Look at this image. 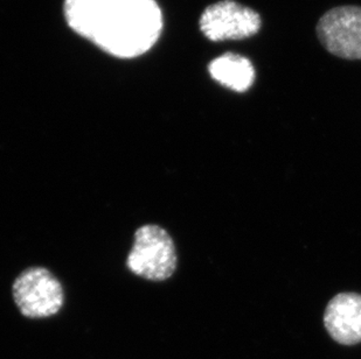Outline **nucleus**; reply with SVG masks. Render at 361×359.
<instances>
[{
	"label": "nucleus",
	"mask_w": 361,
	"mask_h": 359,
	"mask_svg": "<svg viewBox=\"0 0 361 359\" xmlns=\"http://www.w3.org/2000/svg\"><path fill=\"white\" fill-rule=\"evenodd\" d=\"M163 30L156 0H109L92 42L121 58H133L154 47Z\"/></svg>",
	"instance_id": "nucleus-1"
},
{
	"label": "nucleus",
	"mask_w": 361,
	"mask_h": 359,
	"mask_svg": "<svg viewBox=\"0 0 361 359\" xmlns=\"http://www.w3.org/2000/svg\"><path fill=\"white\" fill-rule=\"evenodd\" d=\"M177 248L171 234L157 224H145L133 234L126 267L147 282H166L177 270Z\"/></svg>",
	"instance_id": "nucleus-2"
},
{
	"label": "nucleus",
	"mask_w": 361,
	"mask_h": 359,
	"mask_svg": "<svg viewBox=\"0 0 361 359\" xmlns=\"http://www.w3.org/2000/svg\"><path fill=\"white\" fill-rule=\"evenodd\" d=\"M12 295L21 315L31 320L56 315L65 305L61 282L42 266H32L21 272L14 280Z\"/></svg>",
	"instance_id": "nucleus-3"
},
{
	"label": "nucleus",
	"mask_w": 361,
	"mask_h": 359,
	"mask_svg": "<svg viewBox=\"0 0 361 359\" xmlns=\"http://www.w3.org/2000/svg\"><path fill=\"white\" fill-rule=\"evenodd\" d=\"M199 26L208 40H242L257 34L262 21L250 7L233 0H221L202 12Z\"/></svg>",
	"instance_id": "nucleus-4"
},
{
	"label": "nucleus",
	"mask_w": 361,
	"mask_h": 359,
	"mask_svg": "<svg viewBox=\"0 0 361 359\" xmlns=\"http://www.w3.org/2000/svg\"><path fill=\"white\" fill-rule=\"evenodd\" d=\"M316 30L329 53L346 60H361L360 6H338L327 11Z\"/></svg>",
	"instance_id": "nucleus-5"
},
{
	"label": "nucleus",
	"mask_w": 361,
	"mask_h": 359,
	"mask_svg": "<svg viewBox=\"0 0 361 359\" xmlns=\"http://www.w3.org/2000/svg\"><path fill=\"white\" fill-rule=\"evenodd\" d=\"M324 325L334 341L343 346L361 343V294L341 293L326 306Z\"/></svg>",
	"instance_id": "nucleus-6"
},
{
	"label": "nucleus",
	"mask_w": 361,
	"mask_h": 359,
	"mask_svg": "<svg viewBox=\"0 0 361 359\" xmlns=\"http://www.w3.org/2000/svg\"><path fill=\"white\" fill-rule=\"evenodd\" d=\"M208 73L214 81L235 92H248L255 82V69L249 58L226 53L212 60Z\"/></svg>",
	"instance_id": "nucleus-7"
},
{
	"label": "nucleus",
	"mask_w": 361,
	"mask_h": 359,
	"mask_svg": "<svg viewBox=\"0 0 361 359\" xmlns=\"http://www.w3.org/2000/svg\"><path fill=\"white\" fill-rule=\"evenodd\" d=\"M109 0H65L66 20L81 37L92 41Z\"/></svg>",
	"instance_id": "nucleus-8"
}]
</instances>
